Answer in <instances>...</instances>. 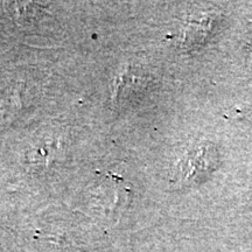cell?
<instances>
[{
    "mask_svg": "<svg viewBox=\"0 0 252 252\" xmlns=\"http://www.w3.org/2000/svg\"><path fill=\"white\" fill-rule=\"evenodd\" d=\"M219 153L213 144L202 143L190 150L181 161V176L184 184L202 181L219 167Z\"/></svg>",
    "mask_w": 252,
    "mask_h": 252,
    "instance_id": "6da1fadb",
    "label": "cell"
}]
</instances>
